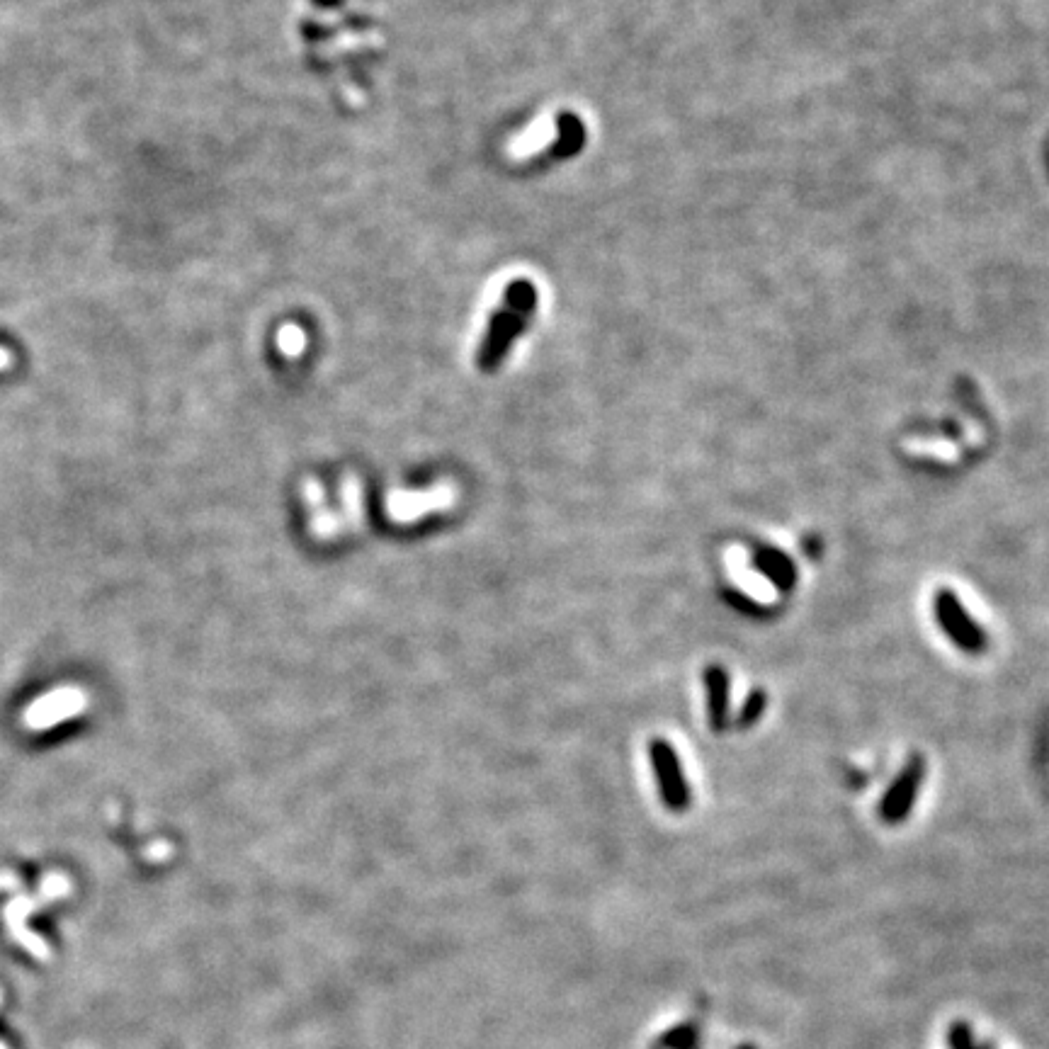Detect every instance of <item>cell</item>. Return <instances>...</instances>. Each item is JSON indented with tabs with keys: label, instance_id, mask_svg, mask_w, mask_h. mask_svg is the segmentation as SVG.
Here are the masks:
<instances>
[{
	"label": "cell",
	"instance_id": "cell-1",
	"mask_svg": "<svg viewBox=\"0 0 1049 1049\" xmlns=\"http://www.w3.org/2000/svg\"><path fill=\"white\" fill-rule=\"evenodd\" d=\"M537 306V289L530 280L510 282L503 294V306L491 316L489 333L479 350V367L484 372H493L508 355L513 340L525 331Z\"/></svg>",
	"mask_w": 1049,
	"mask_h": 1049
},
{
	"label": "cell",
	"instance_id": "cell-2",
	"mask_svg": "<svg viewBox=\"0 0 1049 1049\" xmlns=\"http://www.w3.org/2000/svg\"><path fill=\"white\" fill-rule=\"evenodd\" d=\"M935 615H938L940 627L948 637L960 646L967 654H982L986 649V634L984 629L974 622V617L965 610V605L960 603L955 593L943 588L935 595Z\"/></svg>",
	"mask_w": 1049,
	"mask_h": 1049
},
{
	"label": "cell",
	"instance_id": "cell-3",
	"mask_svg": "<svg viewBox=\"0 0 1049 1049\" xmlns=\"http://www.w3.org/2000/svg\"><path fill=\"white\" fill-rule=\"evenodd\" d=\"M651 753V765H654L656 782H659L661 799L668 809L673 812H683L690 804V787L685 782L683 765H680L678 753L673 751L671 744L656 739L649 748Z\"/></svg>",
	"mask_w": 1049,
	"mask_h": 1049
},
{
	"label": "cell",
	"instance_id": "cell-4",
	"mask_svg": "<svg viewBox=\"0 0 1049 1049\" xmlns=\"http://www.w3.org/2000/svg\"><path fill=\"white\" fill-rule=\"evenodd\" d=\"M923 778H926V763L921 756H914L899 773V778L894 780V785L889 787V792L882 799L880 814L884 824H901L906 821V816L914 809L918 790H921Z\"/></svg>",
	"mask_w": 1049,
	"mask_h": 1049
},
{
	"label": "cell",
	"instance_id": "cell-5",
	"mask_svg": "<svg viewBox=\"0 0 1049 1049\" xmlns=\"http://www.w3.org/2000/svg\"><path fill=\"white\" fill-rule=\"evenodd\" d=\"M753 566H756L761 574H765L780 591H792L797 583V569L792 564V559L785 552L773 547H758L753 552Z\"/></svg>",
	"mask_w": 1049,
	"mask_h": 1049
},
{
	"label": "cell",
	"instance_id": "cell-6",
	"mask_svg": "<svg viewBox=\"0 0 1049 1049\" xmlns=\"http://www.w3.org/2000/svg\"><path fill=\"white\" fill-rule=\"evenodd\" d=\"M707 697H710V719L714 729H724L729 722V673L722 666L705 671Z\"/></svg>",
	"mask_w": 1049,
	"mask_h": 1049
},
{
	"label": "cell",
	"instance_id": "cell-7",
	"mask_svg": "<svg viewBox=\"0 0 1049 1049\" xmlns=\"http://www.w3.org/2000/svg\"><path fill=\"white\" fill-rule=\"evenodd\" d=\"M557 127L559 139L552 149L554 158H571L574 153L583 149V144H586V127H583V122L574 112H561L557 119Z\"/></svg>",
	"mask_w": 1049,
	"mask_h": 1049
},
{
	"label": "cell",
	"instance_id": "cell-8",
	"mask_svg": "<svg viewBox=\"0 0 1049 1049\" xmlns=\"http://www.w3.org/2000/svg\"><path fill=\"white\" fill-rule=\"evenodd\" d=\"M702 1042V1025L697 1020L676 1025L668 1035H663L661 1045L666 1049H700Z\"/></svg>",
	"mask_w": 1049,
	"mask_h": 1049
},
{
	"label": "cell",
	"instance_id": "cell-9",
	"mask_svg": "<svg viewBox=\"0 0 1049 1049\" xmlns=\"http://www.w3.org/2000/svg\"><path fill=\"white\" fill-rule=\"evenodd\" d=\"M948 1047L950 1049H991L989 1045H979L974 1040V1030L965 1020H955L948 1028Z\"/></svg>",
	"mask_w": 1049,
	"mask_h": 1049
},
{
	"label": "cell",
	"instance_id": "cell-10",
	"mask_svg": "<svg viewBox=\"0 0 1049 1049\" xmlns=\"http://www.w3.org/2000/svg\"><path fill=\"white\" fill-rule=\"evenodd\" d=\"M765 710V693L763 690H753L751 695H748V700L744 702V707H741L739 712V727L741 729H748L753 727V724L761 719V714Z\"/></svg>",
	"mask_w": 1049,
	"mask_h": 1049
},
{
	"label": "cell",
	"instance_id": "cell-11",
	"mask_svg": "<svg viewBox=\"0 0 1049 1049\" xmlns=\"http://www.w3.org/2000/svg\"><path fill=\"white\" fill-rule=\"evenodd\" d=\"M736 1049H758L756 1045H739Z\"/></svg>",
	"mask_w": 1049,
	"mask_h": 1049
}]
</instances>
